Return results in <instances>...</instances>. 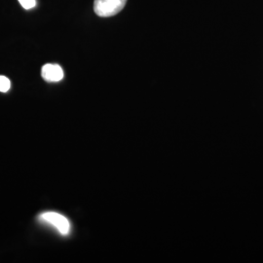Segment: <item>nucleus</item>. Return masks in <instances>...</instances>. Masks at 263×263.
I'll list each match as a JSON object with an SVG mask.
<instances>
[{
  "label": "nucleus",
  "instance_id": "1",
  "mask_svg": "<svg viewBox=\"0 0 263 263\" xmlns=\"http://www.w3.org/2000/svg\"><path fill=\"white\" fill-rule=\"evenodd\" d=\"M127 0H95L94 11L99 17H112L122 11Z\"/></svg>",
  "mask_w": 263,
  "mask_h": 263
},
{
  "label": "nucleus",
  "instance_id": "2",
  "mask_svg": "<svg viewBox=\"0 0 263 263\" xmlns=\"http://www.w3.org/2000/svg\"><path fill=\"white\" fill-rule=\"evenodd\" d=\"M39 218L41 221H44L46 223H49L50 226H54L62 235H67L70 231V223L68 219L61 214H58L55 212H47L43 213L39 216Z\"/></svg>",
  "mask_w": 263,
  "mask_h": 263
},
{
  "label": "nucleus",
  "instance_id": "3",
  "mask_svg": "<svg viewBox=\"0 0 263 263\" xmlns=\"http://www.w3.org/2000/svg\"><path fill=\"white\" fill-rule=\"evenodd\" d=\"M41 74L48 82H59L64 78V70L59 65L47 64L42 67Z\"/></svg>",
  "mask_w": 263,
  "mask_h": 263
},
{
  "label": "nucleus",
  "instance_id": "4",
  "mask_svg": "<svg viewBox=\"0 0 263 263\" xmlns=\"http://www.w3.org/2000/svg\"><path fill=\"white\" fill-rule=\"evenodd\" d=\"M10 87H11V83H10L9 79L5 76H0V92H2V93L8 92Z\"/></svg>",
  "mask_w": 263,
  "mask_h": 263
},
{
  "label": "nucleus",
  "instance_id": "5",
  "mask_svg": "<svg viewBox=\"0 0 263 263\" xmlns=\"http://www.w3.org/2000/svg\"><path fill=\"white\" fill-rule=\"evenodd\" d=\"M20 4L23 6V8L29 10L36 5V0H19Z\"/></svg>",
  "mask_w": 263,
  "mask_h": 263
}]
</instances>
